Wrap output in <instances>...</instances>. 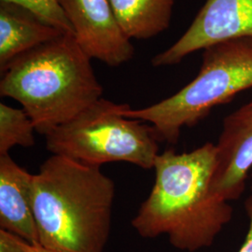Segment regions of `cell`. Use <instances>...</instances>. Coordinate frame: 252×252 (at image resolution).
Listing matches in <instances>:
<instances>
[{
  "label": "cell",
  "mask_w": 252,
  "mask_h": 252,
  "mask_svg": "<svg viewBox=\"0 0 252 252\" xmlns=\"http://www.w3.org/2000/svg\"><path fill=\"white\" fill-rule=\"evenodd\" d=\"M215 164L216 147L210 142L190 153L159 154L152 191L132 220L137 234H165L180 251L210 247L233 217L229 201L212 190Z\"/></svg>",
  "instance_id": "6da1fadb"
},
{
  "label": "cell",
  "mask_w": 252,
  "mask_h": 252,
  "mask_svg": "<svg viewBox=\"0 0 252 252\" xmlns=\"http://www.w3.org/2000/svg\"><path fill=\"white\" fill-rule=\"evenodd\" d=\"M115 197L100 166L53 154L33 175L39 246L55 252H103Z\"/></svg>",
  "instance_id": "7a4b0ae2"
},
{
  "label": "cell",
  "mask_w": 252,
  "mask_h": 252,
  "mask_svg": "<svg viewBox=\"0 0 252 252\" xmlns=\"http://www.w3.org/2000/svg\"><path fill=\"white\" fill-rule=\"evenodd\" d=\"M90 57L63 34L22 54L1 72L0 94L19 102L46 135L102 98Z\"/></svg>",
  "instance_id": "3957f363"
},
{
  "label": "cell",
  "mask_w": 252,
  "mask_h": 252,
  "mask_svg": "<svg viewBox=\"0 0 252 252\" xmlns=\"http://www.w3.org/2000/svg\"><path fill=\"white\" fill-rule=\"evenodd\" d=\"M197 76L171 96L126 117L150 123L159 140L177 144L183 127H192L211 110L252 88V37L233 38L203 50Z\"/></svg>",
  "instance_id": "277c9868"
},
{
  "label": "cell",
  "mask_w": 252,
  "mask_h": 252,
  "mask_svg": "<svg viewBox=\"0 0 252 252\" xmlns=\"http://www.w3.org/2000/svg\"><path fill=\"white\" fill-rule=\"evenodd\" d=\"M127 104L101 98L45 135L47 150L77 162L100 166L126 162L153 168L159 146L153 127L126 117Z\"/></svg>",
  "instance_id": "5b68a950"
},
{
  "label": "cell",
  "mask_w": 252,
  "mask_h": 252,
  "mask_svg": "<svg viewBox=\"0 0 252 252\" xmlns=\"http://www.w3.org/2000/svg\"><path fill=\"white\" fill-rule=\"evenodd\" d=\"M252 37V0H207L186 32L155 55V67L180 63L189 54L218 42Z\"/></svg>",
  "instance_id": "8992f818"
},
{
  "label": "cell",
  "mask_w": 252,
  "mask_h": 252,
  "mask_svg": "<svg viewBox=\"0 0 252 252\" xmlns=\"http://www.w3.org/2000/svg\"><path fill=\"white\" fill-rule=\"evenodd\" d=\"M74 36L91 59L116 67L130 61L135 48L118 22L109 0H59Z\"/></svg>",
  "instance_id": "52a82bcc"
},
{
  "label": "cell",
  "mask_w": 252,
  "mask_h": 252,
  "mask_svg": "<svg viewBox=\"0 0 252 252\" xmlns=\"http://www.w3.org/2000/svg\"><path fill=\"white\" fill-rule=\"evenodd\" d=\"M215 147L212 190L227 201L236 200L252 167V100L224 118Z\"/></svg>",
  "instance_id": "ba28073f"
},
{
  "label": "cell",
  "mask_w": 252,
  "mask_h": 252,
  "mask_svg": "<svg viewBox=\"0 0 252 252\" xmlns=\"http://www.w3.org/2000/svg\"><path fill=\"white\" fill-rule=\"evenodd\" d=\"M33 174L9 154L0 155V228L39 246L32 201Z\"/></svg>",
  "instance_id": "9c48e42d"
},
{
  "label": "cell",
  "mask_w": 252,
  "mask_h": 252,
  "mask_svg": "<svg viewBox=\"0 0 252 252\" xmlns=\"http://www.w3.org/2000/svg\"><path fill=\"white\" fill-rule=\"evenodd\" d=\"M62 35L27 9L0 2V71L22 54Z\"/></svg>",
  "instance_id": "30bf717a"
},
{
  "label": "cell",
  "mask_w": 252,
  "mask_h": 252,
  "mask_svg": "<svg viewBox=\"0 0 252 252\" xmlns=\"http://www.w3.org/2000/svg\"><path fill=\"white\" fill-rule=\"evenodd\" d=\"M118 22L130 39H149L171 23L176 0H109Z\"/></svg>",
  "instance_id": "8fae6325"
},
{
  "label": "cell",
  "mask_w": 252,
  "mask_h": 252,
  "mask_svg": "<svg viewBox=\"0 0 252 252\" xmlns=\"http://www.w3.org/2000/svg\"><path fill=\"white\" fill-rule=\"evenodd\" d=\"M35 131L32 120L23 108L0 104V155L9 154V150L15 146H33Z\"/></svg>",
  "instance_id": "7c38bea8"
},
{
  "label": "cell",
  "mask_w": 252,
  "mask_h": 252,
  "mask_svg": "<svg viewBox=\"0 0 252 252\" xmlns=\"http://www.w3.org/2000/svg\"><path fill=\"white\" fill-rule=\"evenodd\" d=\"M0 2L20 6L63 34L74 36L72 27L63 12L59 0H0Z\"/></svg>",
  "instance_id": "4fadbf2b"
},
{
  "label": "cell",
  "mask_w": 252,
  "mask_h": 252,
  "mask_svg": "<svg viewBox=\"0 0 252 252\" xmlns=\"http://www.w3.org/2000/svg\"><path fill=\"white\" fill-rule=\"evenodd\" d=\"M30 246L18 235L0 230V252H28Z\"/></svg>",
  "instance_id": "5bb4252c"
},
{
  "label": "cell",
  "mask_w": 252,
  "mask_h": 252,
  "mask_svg": "<svg viewBox=\"0 0 252 252\" xmlns=\"http://www.w3.org/2000/svg\"><path fill=\"white\" fill-rule=\"evenodd\" d=\"M245 207L250 219V228H249L247 237L245 239V242L241 246L238 252H252V195L247 199Z\"/></svg>",
  "instance_id": "9a60e30c"
},
{
  "label": "cell",
  "mask_w": 252,
  "mask_h": 252,
  "mask_svg": "<svg viewBox=\"0 0 252 252\" xmlns=\"http://www.w3.org/2000/svg\"><path fill=\"white\" fill-rule=\"evenodd\" d=\"M28 252H52V251H49L47 249H44L40 246H30L29 247V251Z\"/></svg>",
  "instance_id": "2e32d148"
},
{
  "label": "cell",
  "mask_w": 252,
  "mask_h": 252,
  "mask_svg": "<svg viewBox=\"0 0 252 252\" xmlns=\"http://www.w3.org/2000/svg\"></svg>",
  "instance_id": "e0dca14e"
}]
</instances>
